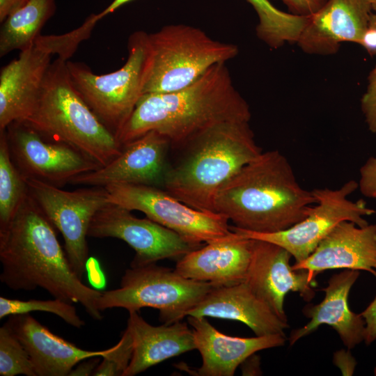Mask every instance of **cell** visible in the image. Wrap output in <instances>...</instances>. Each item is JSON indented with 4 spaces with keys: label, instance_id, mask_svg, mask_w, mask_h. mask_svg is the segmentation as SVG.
Returning <instances> with one entry per match:
<instances>
[{
    "label": "cell",
    "instance_id": "6da1fadb",
    "mask_svg": "<svg viewBox=\"0 0 376 376\" xmlns=\"http://www.w3.org/2000/svg\"><path fill=\"white\" fill-rule=\"evenodd\" d=\"M0 280L13 290L41 288L54 298L79 303L93 319L102 292L81 281L72 268L51 224L29 193L0 229Z\"/></svg>",
    "mask_w": 376,
    "mask_h": 376
},
{
    "label": "cell",
    "instance_id": "7a4b0ae2",
    "mask_svg": "<svg viewBox=\"0 0 376 376\" xmlns=\"http://www.w3.org/2000/svg\"><path fill=\"white\" fill-rule=\"evenodd\" d=\"M250 119L249 104L235 87L226 63H220L182 89L143 94L116 138L123 147L155 130L171 146H182L215 125Z\"/></svg>",
    "mask_w": 376,
    "mask_h": 376
},
{
    "label": "cell",
    "instance_id": "3957f363",
    "mask_svg": "<svg viewBox=\"0 0 376 376\" xmlns=\"http://www.w3.org/2000/svg\"><path fill=\"white\" fill-rule=\"evenodd\" d=\"M317 202L297 181L279 150L262 152L219 190L214 212L237 228L260 233L281 231L302 221Z\"/></svg>",
    "mask_w": 376,
    "mask_h": 376
},
{
    "label": "cell",
    "instance_id": "277c9868",
    "mask_svg": "<svg viewBox=\"0 0 376 376\" xmlns=\"http://www.w3.org/2000/svg\"><path fill=\"white\" fill-rule=\"evenodd\" d=\"M182 146L187 150L175 166H169L162 187L187 205L207 212H214L220 188L262 152L246 121L215 125Z\"/></svg>",
    "mask_w": 376,
    "mask_h": 376
},
{
    "label": "cell",
    "instance_id": "5b68a950",
    "mask_svg": "<svg viewBox=\"0 0 376 376\" xmlns=\"http://www.w3.org/2000/svg\"><path fill=\"white\" fill-rule=\"evenodd\" d=\"M67 61L57 56L51 63L36 105L22 121L46 139L68 145L100 167L105 166L123 147L75 88Z\"/></svg>",
    "mask_w": 376,
    "mask_h": 376
},
{
    "label": "cell",
    "instance_id": "8992f818",
    "mask_svg": "<svg viewBox=\"0 0 376 376\" xmlns=\"http://www.w3.org/2000/svg\"><path fill=\"white\" fill-rule=\"evenodd\" d=\"M150 63L143 94L182 89L217 63L239 52L237 45L220 42L199 28L169 24L148 34Z\"/></svg>",
    "mask_w": 376,
    "mask_h": 376
},
{
    "label": "cell",
    "instance_id": "52a82bcc",
    "mask_svg": "<svg viewBox=\"0 0 376 376\" xmlns=\"http://www.w3.org/2000/svg\"><path fill=\"white\" fill-rule=\"evenodd\" d=\"M127 49L125 63L108 74L96 75L83 63L67 61L75 88L115 136L143 94L150 63L148 33L134 32L129 38Z\"/></svg>",
    "mask_w": 376,
    "mask_h": 376
},
{
    "label": "cell",
    "instance_id": "ba28073f",
    "mask_svg": "<svg viewBox=\"0 0 376 376\" xmlns=\"http://www.w3.org/2000/svg\"><path fill=\"white\" fill-rule=\"evenodd\" d=\"M97 22V15L93 13L80 26L66 33L40 34L31 47L20 52L18 58L1 68L0 130L13 122L25 120L32 113L52 63V55L70 58L79 44L90 37Z\"/></svg>",
    "mask_w": 376,
    "mask_h": 376
},
{
    "label": "cell",
    "instance_id": "9c48e42d",
    "mask_svg": "<svg viewBox=\"0 0 376 376\" xmlns=\"http://www.w3.org/2000/svg\"><path fill=\"white\" fill-rule=\"evenodd\" d=\"M214 287L156 263L130 267L122 276L119 288L102 292L97 307L102 312L113 308L129 312L154 308L159 311L161 322L171 324L186 317V313Z\"/></svg>",
    "mask_w": 376,
    "mask_h": 376
},
{
    "label": "cell",
    "instance_id": "30bf717a",
    "mask_svg": "<svg viewBox=\"0 0 376 376\" xmlns=\"http://www.w3.org/2000/svg\"><path fill=\"white\" fill-rule=\"evenodd\" d=\"M358 189V182L351 180L337 189L316 188L312 190L317 202L307 217L288 229L269 233H255L230 226L243 237L261 240L285 249L295 263L306 259L320 242L341 221H350L359 226L368 222L366 216L375 213L363 200L352 201L350 195Z\"/></svg>",
    "mask_w": 376,
    "mask_h": 376
},
{
    "label": "cell",
    "instance_id": "8fae6325",
    "mask_svg": "<svg viewBox=\"0 0 376 376\" xmlns=\"http://www.w3.org/2000/svg\"><path fill=\"white\" fill-rule=\"evenodd\" d=\"M104 187L109 203L142 212L194 244L203 245L233 233L224 216L194 209L158 187L110 184Z\"/></svg>",
    "mask_w": 376,
    "mask_h": 376
},
{
    "label": "cell",
    "instance_id": "7c38bea8",
    "mask_svg": "<svg viewBox=\"0 0 376 376\" xmlns=\"http://www.w3.org/2000/svg\"><path fill=\"white\" fill-rule=\"evenodd\" d=\"M25 179L30 194L62 235L70 264L82 279L88 258L86 237L91 222L109 203L105 188L88 186L66 191L39 180Z\"/></svg>",
    "mask_w": 376,
    "mask_h": 376
},
{
    "label": "cell",
    "instance_id": "4fadbf2b",
    "mask_svg": "<svg viewBox=\"0 0 376 376\" xmlns=\"http://www.w3.org/2000/svg\"><path fill=\"white\" fill-rule=\"evenodd\" d=\"M88 236L113 237L125 242L135 251L130 267L144 266L163 259L178 260L202 246L148 218H137L131 211L110 203L95 214Z\"/></svg>",
    "mask_w": 376,
    "mask_h": 376
},
{
    "label": "cell",
    "instance_id": "5bb4252c",
    "mask_svg": "<svg viewBox=\"0 0 376 376\" xmlns=\"http://www.w3.org/2000/svg\"><path fill=\"white\" fill-rule=\"evenodd\" d=\"M5 130L13 161L24 178L58 187L100 167L70 146L46 139L24 121L13 122Z\"/></svg>",
    "mask_w": 376,
    "mask_h": 376
},
{
    "label": "cell",
    "instance_id": "9a60e30c",
    "mask_svg": "<svg viewBox=\"0 0 376 376\" xmlns=\"http://www.w3.org/2000/svg\"><path fill=\"white\" fill-rule=\"evenodd\" d=\"M253 240L252 254L244 282L254 294L267 304L283 321L288 322L284 309L288 292H298L305 301L315 295L318 283L306 270H294L292 255L274 243Z\"/></svg>",
    "mask_w": 376,
    "mask_h": 376
},
{
    "label": "cell",
    "instance_id": "2e32d148",
    "mask_svg": "<svg viewBox=\"0 0 376 376\" xmlns=\"http://www.w3.org/2000/svg\"><path fill=\"white\" fill-rule=\"evenodd\" d=\"M169 139L152 130L123 146L121 153L105 166L73 178L69 183L105 187L136 184L158 187L169 167Z\"/></svg>",
    "mask_w": 376,
    "mask_h": 376
},
{
    "label": "cell",
    "instance_id": "e0dca14e",
    "mask_svg": "<svg viewBox=\"0 0 376 376\" xmlns=\"http://www.w3.org/2000/svg\"><path fill=\"white\" fill-rule=\"evenodd\" d=\"M369 0H327L308 16L297 44L306 53H336L343 42L361 45L372 15Z\"/></svg>",
    "mask_w": 376,
    "mask_h": 376
},
{
    "label": "cell",
    "instance_id": "ac0fdd59",
    "mask_svg": "<svg viewBox=\"0 0 376 376\" xmlns=\"http://www.w3.org/2000/svg\"><path fill=\"white\" fill-rule=\"evenodd\" d=\"M294 270H306L311 280L327 269L366 271L376 277V224L359 226L339 223L306 259L295 263Z\"/></svg>",
    "mask_w": 376,
    "mask_h": 376
},
{
    "label": "cell",
    "instance_id": "d6986e66",
    "mask_svg": "<svg viewBox=\"0 0 376 376\" xmlns=\"http://www.w3.org/2000/svg\"><path fill=\"white\" fill-rule=\"evenodd\" d=\"M253 240L233 231L225 238L205 243L177 260L182 276L215 287L244 282L251 261Z\"/></svg>",
    "mask_w": 376,
    "mask_h": 376
},
{
    "label": "cell",
    "instance_id": "ffe728a7",
    "mask_svg": "<svg viewBox=\"0 0 376 376\" xmlns=\"http://www.w3.org/2000/svg\"><path fill=\"white\" fill-rule=\"evenodd\" d=\"M187 322L202 358L201 366L194 371L198 376H233L249 357L263 350L283 346L287 340L282 334L250 338L228 336L205 317L187 316Z\"/></svg>",
    "mask_w": 376,
    "mask_h": 376
},
{
    "label": "cell",
    "instance_id": "44dd1931",
    "mask_svg": "<svg viewBox=\"0 0 376 376\" xmlns=\"http://www.w3.org/2000/svg\"><path fill=\"white\" fill-rule=\"evenodd\" d=\"M359 276V270L345 269L329 278L328 285L322 288L325 293L323 300L318 304H308L303 308L304 315L310 320L291 331L288 338L290 345L311 334L322 324L329 325L335 329L348 350L364 341L365 320L360 313L350 310L347 301L350 290Z\"/></svg>",
    "mask_w": 376,
    "mask_h": 376
},
{
    "label": "cell",
    "instance_id": "7402d4cb",
    "mask_svg": "<svg viewBox=\"0 0 376 376\" xmlns=\"http://www.w3.org/2000/svg\"><path fill=\"white\" fill-rule=\"evenodd\" d=\"M29 353L37 376H66L80 361L102 357L109 350H83L52 333L29 313L6 322Z\"/></svg>",
    "mask_w": 376,
    "mask_h": 376
},
{
    "label": "cell",
    "instance_id": "603a6c76",
    "mask_svg": "<svg viewBox=\"0 0 376 376\" xmlns=\"http://www.w3.org/2000/svg\"><path fill=\"white\" fill-rule=\"evenodd\" d=\"M210 317L240 321L247 325L256 336L285 335L289 327L246 282L214 287L186 317Z\"/></svg>",
    "mask_w": 376,
    "mask_h": 376
},
{
    "label": "cell",
    "instance_id": "cb8c5ba5",
    "mask_svg": "<svg viewBox=\"0 0 376 376\" xmlns=\"http://www.w3.org/2000/svg\"><path fill=\"white\" fill-rule=\"evenodd\" d=\"M187 324L179 320L152 326L138 311L129 312L126 328L132 337L134 350L123 376L136 375L168 359L196 350L193 331Z\"/></svg>",
    "mask_w": 376,
    "mask_h": 376
},
{
    "label": "cell",
    "instance_id": "d4e9b609",
    "mask_svg": "<svg viewBox=\"0 0 376 376\" xmlns=\"http://www.w3.org/2000/svg\"><path fill=\"white\" fill-rule=\"evenodd\" d=\"M56 0H26L1 23L0 56L31 47L54 15Z\"/></svg>",
    "mask_w": 376,
    "mask_h": 376
},
{
    "label": "cell",
    "instance_id": "484cf974",
    "mask_svg": "<svg viewBox=\"0 0 376 376\" xmlns=\"http://www.w3.org/2000/svg\"><path fill=\"white\" fill-rule=\"evenodd\" d=\"M256 10L258 24L256 35L269 47L277 49L285 42H297L308 16L283 12L269 0H246Z\"/></svg>",
    "mask_w": 376,
    "mask_h": 376
},
{
    "label": "cell",
    "instance_id": "4316f807",
    "mask_svg": "<svg viewBox=\"0 0 376 376\" xmlns=\"http://www.w3.org/2000/svg\"><path fill=\"white\" fill-rule=\"evenodd\" d=\"M28 193L26 179L13 161L6 130H0V229L8 224Z\"/></svg>",
    "mask_w": 376,
    "mask_h": 376
},
{
    "label": "cell",
    "instance_id": "83f0119b",
    "mask_svg": "<svg viewBox=\"0 0 376 376\" xmlns=\"http://www.w3.org/2000/svg\"><path fill=\"white\" fill-rule=\"evenodd\" d=\"M44 311L54 314L68 324L80 329L85 322L77 314L72 303L54 298L49 300H20L0 297V318L6 316L29 313L33 311Z\"/></svg>",
    "mask_w": 376,
    "mask_h": 376
},
{
    "label": "cell",
    "instance_id": "f1b7e54d",
    "mask_svg": "<svg viewBox=\"0 0 376 376\" xmlns=\"http://www.w3.org/2000/svg\"><path fill=\"white\" fill-rule=\"evenodd\" d=\"M37 376L31 357L6 323L0 328V375Z\"/></svg>",
    "mask_w": 376,
    "mask_h": 376
},
{
    "label": "cell",
    "instance_id": "f546056e",
    "mask_svg": "<svg viewBox=\"0 0 376 376\" xmlns=\"http://www.w3.org/2000/svg\"><path fill=\"white\" fill-rule=\"evenodd\" d=\"M133 339L127 328L123 332L120 340L109 348L102 357L93 375L123 376L132 357Z\"/></svg>",
    "mask_w": 376,
    "mask_h": 376
},
{
    "label": "cell",
    "instance_id": "4dcf8cb0",
    "mask_svg": "<svg viewBox=\"0 0 376 376\" xmlns=\"http://www.w3.org/2000/svg\"><path fill=\"white\" fill-rule=\"evenodd\" d=\"M361 109L369 130L376 134V65L368 75L366 90L361 99Z\"/></svg>",
    "mask_w": 376,
    "mask_h": 376
},
{
    "label": "cell",
    "instance_id": "1f68e13d",
    "mask_svg": "<svg viewBox=\"0 0 376 376\" xmlns=\"http://www.w3.org/2000/svg\"><path fill=\"white\" fill-rule=\"evenodd\" d=\"M358 189L364 196L376 201V155L370 157L361 166Z\"/></svg>",
    "mask_w": 376,
    "mask_h": 376
},
{
    "label": "cell",
    "instance_id": "d6a6232c",
    "mask_svg": "<svg viewBox=\"0 0 376 376\" xmlns=\"http://www.w3.org/2000/svg\"><path fill=\"white\" fill-rule=\"evenodd\" d=\"M292 14L308 16L320 10L327 0H281Z\"/></svg>",
    "mask_w": 376,
    "mask_h": 376
},
{
    "label": "cell",
    "instance_id": "836d02e7",
    "mask_svg": "<svg viewBox=\"0 0 376 376\" xmlns=\"http://www.w3.org/2000/svg\"><path fill=\"white\" fill-rule=\"evenodd\" d=\"M360 314L366 322L364 342L369 345L376 340V295Z\"/></svg>",
    "mask_w": 376,
    "mask_h": 376
},
{
    "label": "cell",
    "instance_id": "e575fe53",
    "mask_svg": "<svg viewBox=\"0 0 376 376\" xmlns=\"http://www.w3.org/2000/svg\"><path fill=\"white\" fill-rule=\"evenodd\" d=\"M350 350H338L334 354V363L341 370L343 375H352L357 365V361Z\"/></svg>",
    "mask_w": 376,
    "mask_h": 376
},
{
    "label": "cell",
    "instance_id": "d590c367",
    "mask_svg": "<svg viewBox=\"0 0 376 376\" xmlns=\"http://www.w3.org/2000/svg\"><path fill=\"white\" fill-rule=\"evenodd\" d=\"M100 360L97 357L84 359L79 362L77 367H74L69 373V375H93L97 366L99 364Z\"/></svg>",
    "mask_w": 376,
    "mask_h": 376
},
{
    "label": "cell",
    "instance_id": "8d00e7d4",
    "mask_svg": "<svg viewBox=\"0 0 376 376\" xmlns=\"http://www.w3.org/2000/svg\"><path fill=\"white\" fill-rule=\"evenodd\" d=\"M260 358L255 354L249 357L242 364V371L243 375H260Z\"/></svg>",
    "mask_w": 376,
    "mask_h": 376
},
{
    "label": "cell",
    "instance_id": "74e56055",
    "mask_svg": "<svg viewBox=\"0 0 376 376\" xmlns=\"http://www.w3.org/2000/svg\"><path fill=\"white\" fill-rule=\"evenodd\" d=\"M26 0H0V22L2 23L8 15Z\"/></svg>",
    "mask_w": 376,
    "mask_h": 376
},
{
    "label": "cell",
    "instance_id": "f35d334b",
    "mask_svg": "<svg viewBox=\"0 0 376 376\" xmlns=\"http://www.w3.org/2000/svg\"><path fill=\"white\" fill-rule=\"evenodd\" d=\"M130 1L132 0H113L103 11L98 13L101 19L103 18L104 16L115 11L117 8L128 3Z\"/></svg>",
    "mask_w": 376,
    "mask_h": 376
},
{
    "label": "cell",
    "instance_id": "ab89813d",
    "mask_svg": "<svg viewBox=\"0 0 376 376\" xmlns=\"http://www.w3.org/2000/svg\"><path fill=\"white\" fill-rule=\"evenodd\" d=\"M368 25L376 29V12L372 13Z\"/></svg>",
    "mask_w": 376,
    "mask_h": 376
},
{
    "label": "cell",
    "instance_id": "60d3db41",
    "mask_svg": "<svg viewBox=\"0 0 376 376\" xmlns=\"http://www.w3.org/2000/svg\"><path fill=\"white\" fill-rule=\"evenodd\" d=\"M374 12H376V0H369Z\"/></svg>",
    "mask_w": 376,
    "mask_h": 376
},
{
    "label": "cell",
    "instance_id": "b9f144b4",
    "mask_svg": "<svg viewBox=\"0 0 376 376\" xmlns=\"http://www.w3.org/2000/svg\"><path fill=\"white\" fill-rule=\"evenodd\" d=\"M374 375H376V367L374 368Z\"/></svg>",
    "mask_w": 376,
    "mask_h": 376
}]
</instances>
